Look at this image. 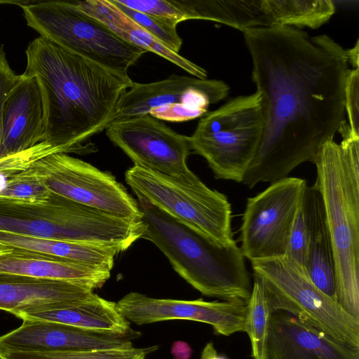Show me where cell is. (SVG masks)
<instances>
[{"label":"cell","mask_w":359,"mask_h":359,"mask_svg":"<svg viewBox=\"0 0 359 359\" xmlns=\"http://www.w3.org/2000/svg\"><path fill=\"white\" fill-rule=\"evenodd\" d=\"M261 96L262 140L242 182L252 189L288 177L314 163L323 146L346 122V50L326 34L310 36L287 26L243 32Z\"/></svg>","instance_id":"1"},{"label":"cell","mask_w":359,"mask_h":359,"mask_svg":"<svg viewBox=\"0 0 359 359\" xmlns=\"http://www.w3.org/2000/svg\"><path fill=\"white\" fill-rule=\"evenodd\" d=\"M25 76L41 93L44 141L62 153H88L86 142L114 121L120 100L133 81L41 36L25 50Z\"/></svg>","instance_id":"2"},{"label":"cell","mask_w":359,"mask_h":359,"mask_svg":"<svg viewBox=\"0 0 359 359\" xmlns=\"http://www.w3.org/2000/svg\"><path fill=\"white\" fill-rule=\"evenodd\" d=\"M143 231L174 270L205 296L247 304L252 285L236 241L221 245L149 201L137 198Z\"/></svg>","instance_id":"3"},{"label":"cell","mask_w":359,"mask_h":359,"mask_svg":"<svg viewBox=\"0 0 359 359\" xmlns=\"http://www.w3.org/2000/svg\"><path fill=\"white\" fill-rule=\"evenodd\" d=\"M322 147L314 164L334 254L337 299L359 320V135L341 134Z\"/></svg>","instance_id":"4"},{"label":"cell","mask_w":359,"mask_h":359,"mask_svg":"<svg viewBox=\"0 0 359 359\" xmlns=\"http://www.w3.org/2000/svg\"><path fill=\"white\" fill-rule=\"evenodd\" d=\"M0 231L126 250L140 238L143 226L50 192L37 203L0 201Z\"/></svg>","instance_id":"5"},{"label":"cell","mask_w":359,"mask_h":359,"mask_svg":"<svg viewBox=\"0 0 359 359\" xmlns=\"http://www.w3.org/2000/svg\"><path fill=\"white\" fill-rule=\"evenodd\" d=\"M264 129L262 99L256 91L232 98L202 116L189 137L191 149L206 160L216 179L242 183Z\"/></svg>","instance_id":"6"},{"label":"cell","mask_w":359,"mask_h":359,"mask_svg":"<svg viewBox=\"0 0 359 359\" xmlns=\"http://www.w3.org/2000/svg\"><path fill=\"white\" fill-rule=\"evenodd\" d=\"M27 25L40 36L113 71L127 74L147 53L69 1L25 2Z\"/></svg>","instance_id":"7"},{"label":"cell","mask_w":359,"mask_h":359,"mask_svg":"<svg viewBox=\"0 0 359 359\" xmlns=\"http://www.w3.org/2000/svg\"><path fill=\"white\" fill-rule=\"evenodd\" d=\"M250 262L273 311L290 313L337 342L359 348V320L316 287L304 267L286 256Z\"/></svg>","instance_id":"8"},{"label":"cell","mask_w":359,"mask_h":359,"mask_svg":"<svg viewBox=\"0 0 359 359\" xmlns=\"http://www.w3.org/2000/svg\"><path fill=\"white\" fill-rule=\"evenodd\" d=\"M125 179L137 198L149 201L221 245L236 242L231 205L224 194L203 182L186 184L135 165L126 171Z\"/></svg>","instance_id":"9"},{"label":"cell","mask_w":359,"mask_h":359,"mask_svg":"<svg viewBox=\"0 0 359 359\" xmlns=\"http://www.w3.org/2000/svg\"><path fill=\"white\" fill-rule=\"evenodd\" d=\"M29 168L51 193L116 217L141 221L137 201L109 172L65 153L46 156Z\"/></svg>","instance_id":"10"},{"label":"cell","mask_w":359,"mask_h":359,"mask_svg":"<svg viewBox=\"0 0 359 359\" xmlns=\"http://www.w3.org/2000/svg\"><path fill=\"white\" fill-rule=\"evenodd\" d=\"M306 180L286 177L248 198L242 217L240 247L250 261L285 256Z\"/></svg>","instance_id":"11"},{"label":"cell","mask_w":359,"mask_h":359,"mask_svg":"<svg viewBox=\"0 0 359 359\" xmlns=\"http://www.w3.org/2000/svg\"><path fill=\"white\" fill-rule=\"evenodd\" d=\"M111 142L119 147L135 166L196 185L201 180L190 170L189 137L177 133L150 114L113 122L106 129Z\"/></svg>","instance_id":"12"},{"label":"cell","mask_w":359,"mask_h":359,"mask_svg":"<svg viewBox=\"0 0 359 359\" xmlns=\"http://www.w3.org/2000/svg\"><path fill=\"white\" fill-rule=\"evenodd\" d=\"M247 304L226 301L205 302L156 299L130 292L116 306L128 321L139 325L169 320H187L211 325L224 336L245 331Z\"/></svg>","instance_id":"13"},{"label":"cell","mask_w":359,"mask_h":359,"mask_svg":"<svg viewBox=\"0 0 359 359\" xmlns=\"http://www.w3.org/2000/svg\"><path fill=\"white\" fill-rule=\"evenodd\" d=\"M140 333L89 330L66 324L23 320L17 329L0 337V351H81L133 347Z\"/></svg>","instance_id":"14"},{"label":"cell","mask_w":359,"mask_h":359,"mask_svg":"<svg viewBox=\"0 0 359 359\" xmlns=\"http://www.w3.org/2000/svg\"><path fill=\"white\" fill-rule=\"evenodd\" d=\"M229 86L221 80L172 74L149 83L133 82L119 101L114 122L149 114L154 107L172 103L191 105L208 112L210 104L224 99Z\"/></svg>","instance_id":"15"},{"label":"cell","mask_w":359,"mask_h":359,"mask_svg":"<svg viewBox=\"0 0 359 359\" xmlns=\"http://www.w3.org/2000/svg\"><path fill=\"white\" fill-rule=\"evenodd\" d=\"M268 359H359V348L339 344L297 317L272 313Z\"/></svg>","instance_id":"16"},{"label":"cell","mask_w":359,"mask_h":359,"mask_svg":"<svg viewBox=\"0 0 359 359\" xmlns=\"http://www.w3.org/2000/svg\"><path fill=\"white\" fill-rule=\"evenodd\" d=\"M44 136L43 106L39 82L34 76L23 75L4 104L0 158L29 149L44 141Z\"/></svg>","instance_id":"17"},{"label":"cell","mask_w":359,"mask_h":359,"mask_svg":"<svg viewBox=\"0 0 359 359\" xmlns=\"http://www.w3.org/2000/svg\"><path fill=\"white\" fill-rule=\"evenodd\" d=\"M25 320L59 323L85 329L128 334L133 330L116 303L96 294L74 301L25 306L11 312Z\"/></svg>","instance_id":"18"},{"label":"cell","mask_w":359,"mask_h":359,"mask_svg":"<svg viewBox=\"0 0 359 359\" xmlns=\"http://www.w3.org/2000/svg\"><path fill=\"white\" fill-rule=\"evenodd\" d=\"M303 202L308 229L305 270L316 287L337 302L332 245L322 198L315 185L306 187Z\"/></svg>","instance_id":"19"},{"label":"cell","mask_w":359,"mask_h":359,"mask_svg":"<svg viewBox=\"0 0 359 359\" xmlns=\"http://www.w3.org/2000/svg\"><path fill=\"white\" fill-rule=\"evenodd\" d=\"M0 273L79 283L93 290L101 287L110 271L49 256L0 248Z\"/></svg>","instance_id":"20"},{"label":"cell","mask_w":359,"mask_h":359,"mask_svg":"<svg viewBox=\"0 0 359 359\" xmlns=\"http://www.w3.org/2000/svg\"><path fill=\"white\" fill-rule=\"evenodd\" d=\"M78 9L100 20L125 41L174 63L194 77L205 79V69L170 50L121 11L111 0L71 1Z\"/></svg>","instance_id":"21"},{"label":"cell","mask_w":359,"mask_h":359,"mask_svg":"<svg viewBox=\"0 0 359 359\" xmlns=\"http://www.w3.org/2000/svg\"><path fill=\"white\" fill-rule=\"evenodd\" d=\"M0 248L41 254L69 262L111 271L120 246L44 238L0 231Z\"/></svg>","instance_id":"22"},{"label":"cell","mask_w":359,"mask_h":359,"mask_svg":"<svg viewBox=\"0 0 359 359\" xmlns=\"http://www.w3.org/2000/svg\"><path fill=\"white\" fill-rule=\"evenodd\" d=\"M93 290L76 282L6 274L0 278V310L81 299Z\"/></svg>","instance_id":"23"},{"label":"cell","mask_w":359,"mask_h":359,"mask_svg":"<svg viewBox=\"0 0 359 359\" xmlns=\"http://www.w3.org/2000/svg\"><path fill=\"white\" fill-rule=\"evenodd\" d=\"M185 20H207L222 23L242 32L271 27L262 0H171Z\"/></svg>","instance_id":"24"},{"label":"cell","mask_w":359,"mask_h":359,"mask_svg":"<svg viewBox=\"0 0 359 359\" xmlns=\"http://www.w3.org/2000/svg\"><path fill=\"white\" fill-rule=\"evenodd\" d=\"M271 26L318 29L335 13L330 0H262Z\"/></svg>","instance_id":"25"},{"label":"cell","mask_w":359,"mask_h":359,"mask_svg":"<svg viewBox=\"0 0 359 359\" xmlns=\"http://www.w3.org/2000/svg\"><path fill=\"white\" fill-rule=\"evenodd\" d=\"M253 276L252 291L246 306L245 332L250 340L253 359H268V341L273 311L264 285Z\"/></svg>","instance_id":"26"},{"label":"cell","mask_w":359,"mask_h":359,"mask_svg":"<svg viewBox=\"0 0 359 359\" xmlns=\"http://www.w3.org/2000/svg\"><path fill=\"white\" fill-rule=\"evenodd\" d=\"M157 348V346H153L81 351H4L0 353L6 359H145L147 355Z\"/></svg>","instance_id":"27"},{"label":"cell","mask_w":359,"mask_h":359,"mask_svg":"<svg viewBox=\"0 0 359 359\" xmlns=\"http://www.w3.org/2000/svg\"><path fill=\"white\" fill-rule=\"evenodd\" d=\"M29 167L11 177L0 191V201L37 203L49 196L50 192Z\"/></svg>","instance_id":"28"},{"label":"cell","mask_w":359,"mask_h":359,"mask_svg":"<svg viewBox=\"0 0 359 359\" xmlns=\"http://www.w3.org/2000/svg\"><path fill=\"white\" fill-rule=\"evenodd\" d=\"M111 1L155 39L178 53L182 45V39L177 34V25L130 9L120 4L118 0Z\"/></svg>","instance_id":"29"},{"label":"cell","mask_w":359,"mask_h":359,"mask_svg":"<svg viewBox=\"0 0 359 359\" xmlns=\"http://www.w3.org/2000/svg\"><path fill=\"white\" fill-rule=\"evenodd\" d=\"M60 151L46 141L23 151L0 158V191L15 173L28 168L36 161Z\"/></svg>","instance_id":"30"},{"label":"cell","mask_w":359,"mask_h":359,"mask_svg":"<svg viewBox=\"0 0 359 359\" xmlns=\"http://www.w3.org/2000/svg\"><path fill=\"white\" fill-rule=\"evenodd\" d=\"M308 241L306 210L303 202L296 212L285 256L305 269Z\"/></svg>","instance_id":"31"},{"label":"cell","mask_w":359,"mask_h":359,"mask_svg":"<svg viewBox=\"0 0 359 359\" xmlns=\"http://www.w3.org/2000/svg\"><path fill=\"white\" fill-rule=\"evenodd\" d=\"M125 6L140 13L163 20L177 25L185 21L184 14L171 0H118Z\"/></svg>","instance_id":"32"},{"label":"cell","mask_w":359,"mask_h":359,"mask_svg":"<svg viewBox=\"0 0 359 359\" xmlns=\"http://www.w3.org/2000/svg\"><path fill=\"white\" fill-rule=\"evenodd\" d=\"M344 108L351 133L359 135V69H349L344 86Z\"/></svg>","instance_id":"33"},{"label":"cell","mask_w":359,"mask_h":359,"mask_svg":"<svg viewBox=\"0 0 359 359\" xmlns=\"http://www.w3.org/2000/svg\"><path fill=\"white\" fill-rule=\"evenodd\" d=\"M203 109L182 103H172L152 108L149 114L158 120L172 122L187 121L203 116Z\"/></svg>","instance_id":"34"},{"label":"cell","mask_w":359,"mask_h":359,"mask_svg":"<svg viewBox=\"0 0 359 359\" xmlns=\"http://www.w3.org/2000/svg\"><path fill=\"white\" fill-rule=\"evenodd\" d=\"M23 79L15 74L6 59L4 46H0V150L2 144V121L4 107L11 90Z\"/></svg>","instance_id":"35"},{"label":"cell","mask_w":359,"mask_h":359,"mask_svg":"<svg viewBox=\"0 0 359 359\" xmlns=\"http://www.w3.org/2000/svg\"><path fill=\"white\" fill-rule=\"evenodd\" d=\"M170 352L175 359H189L192 354V349L188 343L177 341L172 344Z\"/></svg>","instance_id":"36"},{"label":"cell","mask_w":359,"mask_h":359,"mask_svg":"<svg viewBox=\"0 0 359 359\" xmlns=\"http://www.w3.org/2000/svg\"><path fill=\"white\" fill-rule=\"evenodd\" d=\"M346 58L348 65H351L353 69H359V41L357 40L355 46L348 50H346Z\"/></svg>","instance_id":"37"},{"label":"cell","mask_w":359,"mask_h":359,"mask_svg":"<svg viewBox=\"0 0 359 359\" xmlns=\"http://www.w3.org/2000/svg\"><path fill=\"white\" fill-rule=\"evenodd\" d=\"M215 354H217V352L214 348L213 344L212 342H209L203 349L200 359H211V358Z\"/></svg>","instance_id":"38"},{"label":"cell","mask_w":359,"mask_h":359,"mask_svg":"<svg viewBox=\"0 0 359 359\" xmlns=\"http://www.w3.org/2000/svg\"><path fill=\"white\" fill-rule=\"evenodd\" d=\"M211 359H226V358L223 356H219V355H217V354H215V355H213L211 358Z\"/></svg>","instance_id":"39"},{"label":"cell","mask_w":359,"mask_h":359,"mask_svg":"<svg viewBox=\"0 0 359 359\" xmlns=\"http://www.w3.org/2000/svg\"><path fill=\"white\" fill-rule=\"evenodd\" d=\"M0 359H6L4 356L0 353Z\"/></svg>","instance_id":"40"},{"label":"cell","mask_w":359,"mask_h":359,"mask_svg":"<svg viewBox=\"0 0 359 359\" xmlns=\"http://www.w3.org/2000/svg\"><path fill=\"white\" fill-rule=\"evenodd\" d=\"M6 274L0 273V278L5 276Z\"/></svg>","instance_id":"41"}]
</instances>
